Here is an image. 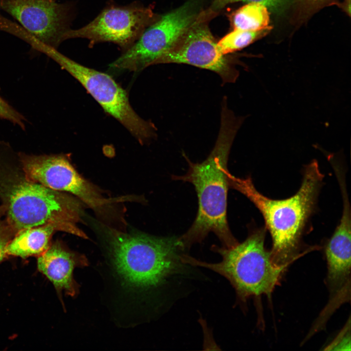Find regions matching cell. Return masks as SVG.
Wrapping results in <instances>:
<instances>
[{
    "label": "cell",
    "instance_id": "1",
    "mask_svg": "<svg viewBox=\"0 0 351 351\" xmlns=\"http://www.w3.org/2000/svg\"><path fill=\"white\" fill-rule=\"evenodd\" d=\"M243 121L230 110L226 103L222 104L221 122L214 146L207 158L193 163L185 156L189 164L186 174L173 176L174 180L193 184L197 193L198 209L190 229L180 237L185 249L202 242L210 232L214 233L223 246L231 248L238 242L233 235L227 217L228 182L227 163L235 135Z\"/></svg>",
    "mask_w": 351,
    "mask_h": 351
},
{
    "label": "cell",
    "instance_id": "2",
    "mask_svg": "<svg viewBox=\"0 0 351 351\" xmlns=\"http://www.w3.org/2000/svg\"><path fill=\"white\" fill-rule=\"evenodd\" d=\"M229 187L246 196L261 213L272 237L273 262L287 266L297 257L302 237L313 212L324 175L316 160L308 164L297 193L284 199H273L257 191L250 176L240 178L227 174Z\"/></svg>",
    "mask_w": 351,
    "mask_h": 351
},
{
    "label": "cell",
    "instance_id": "3",
    "mask_svg": "<svg viewBox=\"0 0 351 351\" xmlns=\"http://www.w3.org/2000/svg\"><path fill=\"white\" fill-rule=\"evenodd\" d=\"M1 168L0 210L15 235L25 229L55 225L61 231L88 238L76 225L83 214L79 200L33 181L24 174Z\"/></svg>",
    "mask_w": 351,
    "mask_h": 351
},
{
    "label": "cell",
    "instance_id": "4",
    "mask_svg": "<svg viewBox=\"0 0 351 351\" xmlns=\"http://www.w3.org/2000/svg\"><path fill=\"white\" fill-rule=\"evenodd\" d=\"M102 230L116 270L129 287L156 288L188 269L181 260L186 249L180 237L128 234L105 226Z\"/></svg>",
    "mask_w": 351,
    "mask_h": 351
},
{
    "label": "cell",
    "instance_id": "5",
    "mask_svg": "<svg viewBox=\"0 0 351 351\" xmlns=\"http://www.w3.org/2000/svg\"><path fill=\"white\" fill-rule=\"evenodd\" d=\"M266 230L265 227L253 230L243 242L231 248L213 245L212 250L222 257L219 262H205L185 254L182 261L226 278L242 301L252 296L270 295L287 266H277L273 262L270 251L264 246Z\"/></svg>",
    "mask_w": 351,
    "mask_h": 351
},
{
    "label": "cell",
    "instance_id": "6",
    "mask_svg": "<svg viewBox=\"0 0 351 351\" xmlns=\"http://www.w3.org/2000/svg\"><path fill=\"white\" fill-rule=\"evenodd\" d=\"M41 52L58 63L86 89L108 114L119 121L140 142L156 136V128L135 112L126 91L109 75L84 66L44 46Z\"/></svg>",
    "mask_w": 351,
    "mask_h": 351
},
{
    "label": "cell",
    "instance_id": "7",
    "mask_svg": "<svg viewBox=\"0 0 351 351\" xmlns=\"http://www.w3.org/2000/svg\"><path fill=\"white\" fill-rule=\"evenodd\" d=\"M203 1L189 0L179 7L160 16L131 47L110 64V68L139 72L156 64L204 9Z\"/></svg>",
    "mask_w": 351,
    "mask_h": 351
},
{
    "label": "cell",
    "instance_id": "8",
    "mask_svg": "<svg viewBox=\"0 0 351 351\" xmlns=\"http://www.w3.org/2000/svg\"><path fill=\"white\" fill-rule=\"evenodd\" d=\"M24 175L31 180L59 192L75 195L102 217L115 212V205L132 198L105 197L93 184L80 176L63 155L19 154Z\"/></svg>",
    "mask_w": 351,
    "mask_h": 351
},
{
    "label": "cell",
    "instance_id": "9",
    "mask_svg": "<svg viewBox=\"0 0 351 351\" xmlns=\"http://www.w3.org/2000/svg\"><path fill=\"white\" fill-rule=\"evenodd\" d=\"M217 15L209 8L204 9L156 64H189L215 72L223 83L234 82L239 76L235 59L223 54L208 26L209 21Z\"/></svg>",
    "mask_w": 351,
    "mask_h": 351
},
{
    "label": "cell",
    "instance_id": "10",
    "mask_svg": "<svg viewBox=\"0 0 351 351\" xmlns=\"http://www.w3.org/2000/svg\"><path fill=\"white\" fill-rule=\"evenodd\" d=\"M0 9L20 24H14L11 34L29 44L38 42L57 48L70 29V6L56 0H0Z\"/></svg>",
    "mask_w": 351,
    "mask_h": 351
},
{
    "label": "cell",
    "instance_id": "11",
    "mask_svg": "<svg viewBox=\"0 0 351 351\" xmlns=\"http://www.w3.org/2000/svg\"><path fill=\"white\" fill-rule=\"evenodd\" d=\"M160 16L154 12L152 6L131 4L118 6L112 4L85 26L68 30L64 39V40L86 39L90 41V47L101 42H111L118 45L124 52Z\"/></svg>",
    "mask_w": 351,
    "mask_h": 351
},
{
    "label": "cell",
    "instance_id": "12",
    "mask_svg": "<svg viewBox=\"0 0 351 351\" xmlns=\"http://www.w3.org/2000/svg\"><path fill=\"white\" fill-rule=\"evenodd\" d=\"M339 223L325 249L328 281L332 289L338 290L350 282L351 273V218L349 199L344 197Z\"/></svg>",
    "mask_w": 351,
    "mask_h": 351
},
{
    "label": "cell",
    "instance_id": "13",
    "mask_svg": "<svg viewBox=\"0 0 351 351\" xmlns=\"http://www.w3.org/2000/svg\"><path fill=\"white\" fill-rule=\"evenodd\" d=\"M87 265L84 255L70 251L59 242L50 245L39 256L37 261L38 270L53 284L57 291H64L71 296L78 292V285L73 276L74 269Z\"/></svg>",
    "mask_w": 351,
    "mask_h": 351
},
{
    "label": "cell",
    "instance_id": "14",
    "mask_svg": "<svg viewBox=\"0 0 351 351\" xmlns=\"http://www.w3.org/2000/svg\"><path fill=\"white\" fill-rule=\"evenodd\" d=\"M56 231H61L55 225H46L24 229L16 234L6 249L7 255L25 258L39 256L50 246L51 236Z\"/></svg>",
    "mask_w": 351,
    "mask_h": 351
},
{
    "label": "cell",
    "instance_id": "15",
    "mask_svg": "<svg viewBox=\"0 0 351 351\" xmlns=\"http://www.w3.org/2000/svg\"><path fill=\"white\" fill-rule=\"evenodd\" d=\"M269 9L259 3L250 2L237 9L231 15L233 29L258 31L271 30Z\"/></svg>",
    "mask_w": 351,
    "mask_h": 351
},
{
    "label": "cell",
    "instance_id": "16",
    "mask_svg": "<svg viewBox=\"0 0 351 351\" xmlns=\"http://www.w3.org/2000/svg\"><path fill=\"white\" fill-rule=\"evenodd\" d=\"M269 31L268 30L251 31L233 29L217 42V44L223 54L228 55L247 47L265 36Z\"/></svg>",
    "mask_w": 351,
    "mask_h": 351
},
{
    "label": "cell",
    "instance_id": "17",
    "mask_svg": "<svg viewBox=\"0 0 351 351\" xmlns=\"http://www.w3.org/2000/svg\"><path fill=\"white\" fill-rule=\"evenodd\" d=\"M239 1L259 3L273 11L280 12L288 8L292 0H212L209 8L218 13L219 10L228 4Z\"/></svg>",
    "mask_w": 351,
    "mask_h": 351
},
{
    "label": "cell",
    "instance_id": "18",
    "mask_svg": "<svg viewBox=\"0 0 351 351\" xmlns=\"http://www.w3.org/2000/svg\"><path fill=\"white\" fill-rule=\"evenodd\" d=\"M0 118L9 121L22 130L26 129L27 119L7 101L0 96Z\"/></svg>",
    "mask_w": 351,
    "mask_h": 351
},
{
    "label": "cell",
    "instance_id": "19",
    "mask_svg": "<svg viewBox=\"0 0 351 351\" xmlns=\"http://www.w3.org/2000/svg\"><path fill=\"white\" fill-rule=\"evenodd\" d=\"M15 235L5 220L1 218L0 214V263L7 256L6 247Z\"/></svg>",
    "mask_w": 351,
    "mask_h": 351
},
{
    "label": "cell",
    "instance_id": "20",
    "mask_svg": "<svg viewBox=\"0 0 351 351\" xmlns=\"http://www.w3.org/2000/svg\"><path fill=\"white\" fill-rule=\"evenodd\" d=\"M337 0H298L299 3L307 9H315Z\"/></svg>",
    "mask_w": 351,
    "mask_h": 351
}]
</instances>
